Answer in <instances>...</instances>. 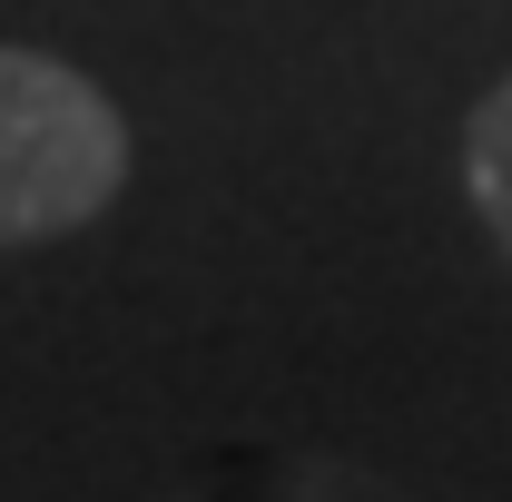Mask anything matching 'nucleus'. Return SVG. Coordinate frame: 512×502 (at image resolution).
Wrapping results in <instances>:
<instances>
[{"mask_svg": "<svg viewBox=\"0 0 512 502\" xmlns=\"http://www.w3.org/2000/svg\"><path fill=\"white\" fill-rule=\"evenodd\" d=\"M463 197H473L493 256L512 266V69L473 99V119H463Z\"/></svg>", "mask_w": 512, "mask_h": 502, "instance_id": "nucleus-2", "label": "nucleus"}, {"mask_svg": "<svg viewBox=\"0 0 512 502\" xmlns=\"http://www.w3.org/2000/svg\"><path fill=\"white\" fill-rule=\"evenodd\" d=\"M128 188V119L79 60L0 40V256L79 237Z\"/></svg>", "mask_w": 512, "mask_h": 502, "instance_id": "nucleus-1", "label": "nucleus"}, {"mask_svg": "<svg viewBox=\"0 0 512 502\" xmlns=\"http://www.w3.org/2000/svg\"><path fill=\"white\" fill-rule=\"evenodd\" d=\"M207 502H424V493L375 473V463H355V453H296L286 473H266L247 493H207Z\"/></svg>", "mask_w": 512, "mask_h": 502, "instance_id": "nucleus-3", "label": "nucleus"}]
</instances>
